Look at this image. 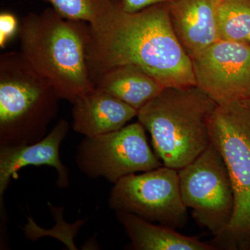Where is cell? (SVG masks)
I'll list each match as a JSON object with an SVG mask.
<instances>
[{
	"mask_svg": "<svg viewBox=\"0 0 250 250\" xmlns=\"http://www.w3.org/2000/svg\"><path fill=\"white\" fill-rule=\"evenodd\" d=\"M86 51L93 83L111 67L134 65L165 88L195 85L191 59L174 34L167 2L134 14L120 5L89 24Z\"/></svg>",
	"mask_w": 250,
	"mask_h": 250,
	"instance_id": "cell-1",
	"label": "cell"
},
{
	"mask_svg": "<svg viewBox=\"0 0 250 250\" xmlns=\"http://www.w3.org/2000/svg\"><path fill=\"white\" fill-rule=\"evenodd\" d=\"M89 24L65 19L53 9L21 20L20 52L54 87L61 100L73 103L95 88L87 63Z\"/></svg>",
	"mask_w": 250,
	"mask_h": 250,
	"instance_id": "cell-2",
	"label": "cell"
},
{
	"mask_svg": "<svg viewBox=\"0 0 250 250\" xmlns=\"http://www.w3.org/2000/svg\"><path fill=\"white\" fill-rule=\"evenodd\" d=\"M217 106L196 85L165 88L139 110L137 118L164 166L179 170L209 146L208 123Z\"/></svg>",
	"mask_w": 250,
	"mask_h": 250,
	"instance_id": "cell-3",
	"label": "cell"
},
{
	"mask_svg": "<svg viewBox=\"0 0 250 250\" xmlns=\"http://www.w3.org/2000/svg\"><path fill=\"white\" fill-rule=\"evenodd\" d=\"M61 99L21 52L0 56V147L34 144L47 136Z\"/></svg>",
	"mask_w": 250,
	"mask_h": 250,
	"instance_id": "cell-4",
	"label": "cell"
},
{
	"mask_svg": "<svg viewBox=\"0 0 250 250\" xmlns=\"http://www.w3.org/2000/svg\"><path fill=\"white\" fill-rule=\"evenodd\" d=\"M210 141L218 149L232 184L234 212L228 229L211 245L250 249V111L242 102L218 105L208 123Z\"/></svg>",
	"mask_w": 250,
	"mask_h": 250,
	"instance_id": "cell-5",
	"label": "cell"
},
{
	"mask_svg": "<svg viewBox=\"0 0 250 250\" xmlns=\"http://www.w3.org/2000/svg\"><path fill=\"white\" fill-rule=\"evenodd\" d=\"M179 171L184 205L199 225L215 237L228 229L234 212V194L228 169L218 149L210 142L195 160Z\"/></svg>",
	"mask_w": 250,
	"mask_h": 250,
	"instance_id": "cell-6",
	"label": "cell"
},
{
	"mask_svg": "<svg viewBox=\"0 0 250 250\" xmlns=\"http://www.w3.org/2000/svg\"><path fill=\"white\" fill-rule=\"evenodd\" d=\"M108 205L115 211L128 212L175 229L183 228L188 220L179 171L165 166L119 179L111 189Z\"/></svg>",
	"mask_w": 250,
	"mask_h": 250,
	"instance_id": "cell-7",
	"label": "cell"
},
{
	"mask_svg": "<svg viewBox=\"0 0 250 250\" xmlns=\"http://www.w3.org/2000/svg\"><path fill=\"white\" fill-rule=\"evenodd\" d=\"M146 129L140 122L108 134L81 141L75 161L90 178L104 177L114 184L125 176L164 166L149 147Z\"/></svg>",
	"mask_w": 250,
	"mask_h": 250,
	"instance_id": "cell-8",
	"label": "cell"
},
{
	"mask_svg": "<svg viewBox=\"0 0 250 250\" xmlns=\"http://www.w3.org/2000/svg\"><path fill=\"white\" fill-rule=\"evenodd\" d=\"M191 61L195 85L217 105L250 98V43L218 41Z\"/></svg>",
	"mask_w": 250,
	"mask_h": 250,
	"instance_id": "cell-9",
	"label": "cell"
},
{
	"mask_svg": "<svg viewBox=\"0 0 250 250\" xmlns=\"http://www.w3.org/2000/svg\"><path fill=\"white\" fill-rule=\"evenodd\" d=\"M70 125L61 119L50 132L39 142L31 145L0 147V210L1 221H6L4 195L11 179L29 166H47L55 168L58 179L57 187L66 188L70 186V171L61 161V144L68 132Z\"/></svg>",
	"mask_w": 250,
	"mask_h": 250,
	"instance_id": "cell-10",
	"label": "cell"
},
{
	"mask_svg": "<svg viewBox=\"0 0 250 250\" xmlns=\"http://www.w3.org/2000/svg\"><path fill=\"white\" fill-rule=\"evenodd\" d=\"M220 0H170L172 29L190 59L218 40L216 11Z\"/></svg>",
	"mask_w": 250,
	"mask_h": 250,
	"instance_id": "cell-11",
	"label": "cell"
},
{
	"mask_svg": "<svg viewBox=\"0 0 250 250\" xmlns=\"http://www.w3.org/2000/svg\"><path fill=\"white\" fill-rule=\"evenodd\" d=\"M72 128L94 137L118 131L137 117V110L97 88L80 95L72 103Z\"/></svg>",
	"mask_w": 250,
	"mask_h": 250,
	"instance_id": "cell-12",
	"label": "cell"
},
{
	"mask_svg": "<svg viewBox=\"0 0 250 250\" xmlns=\"http://www.w3.org/2000/svg\"><path fill=\"white\" fill-rule=\"evenodd\" d=\"M116 216L125 228L134 250H215L211 244L200 241L197 237L185 236L175 229L161 224L154 225L133 213L116 211Z\"/></svg>",
	"mask_w": 250,
	"mask_h": 250,
	"instance_id": "cell-13",
	"label": "cell"
},
{
	"mask_svg": "<svg viewBox=\"0 0 250 250\" xmlns=\"http://www.w3.org/2000/svg\"><path fill=\"white\" fill-rule=\"evenodd\" d=\"M93 83L95 88L109 93L137 111L165 88L159 81L134 65L111 67L99 75Z\"/></svg>",
	"mask_w": 250,
	"mask_h": 250,
	"instance_id": "cell-14",
	"label": "cell"
},
{
	"mask_svg": "<svg viewBox=\"0 0 250 250\" xmlns=\"http://www.w3.org/2000/svg\"><path fill=\"white\" fill-rule=\"evenodd\" d=\"M216 24L219 41L250 43V0H220Z\"/></svg>",
	"mask_w": 250,
	"mask_h": 250,
	"instance_id": "cell-15",
	"label": "cell"
},
{
	"mask_svg": "<svg viewBox=\"0 0 250 250\" xmlns=\"http://www.w3.org/2000/svg\"><path fill=\"white\" fill-rule=\"evenodd\" d=\"M62 18L90 24L121 4L122 0H45Z\"/></svg>",
	"mask_w": 250,
	"mask_h": 250,
	"instance_id": "cell-16",
	"label": "cell"
},
{
	"mask_svg": "<svg viewBox=\"0 0 250 250\" xmlns=\"http://www.w3.org/2000/svg\"><path fill=\"white\" fill-rule=\"evenodd\" d=\"M20 24L14 14L1 12L0 14V46L4 47L16 34H18Z\"/></svg>",
	"mask_w": 250,
	"mask_h": 250,
	"instance_id": "cell-17",
	"label": "cell"
},
{
	"mask_svg": "<svg viewBox=\"0 0 250 250\" xmlns=\"http://www.w3.org/2000/svg\"><path fill=\"white\" fill-rule=\"evenodd\" d=\"M170 0H122V9L129 14L139 12L152 5L168 2Z\"/></svg>",
	"mask_w": 250,
	"mask_h": 250,
	"instance_id": "cell-18",
	"label": "cell"
},
{
	"mask_svg": "<svg viewBox=\"0 0 250 250\" xmlns=\"http://www.w3.org/2000/svg\"><path fill=\"white\" fill-rule=\"evenodd\" d=\"M245 105H246V107L248 108V109L250 111V98L247 99V100H244V101L242 102Z\"/></svg>",
	"mask_w": 250,
	"mask_h": 250,
	"instance_id": "cell-19",
	"label": "cell"
},
{
	"mask_svg": "<svg viewBox=\"0 0 250 250\" xmlns=\"http://www.w3.org/2000/svg\"></svg>",
	"mask_w": 250,
	"mask_h": 250,
	"instance_id": "cell-20",
	"label": "cell"
},
{
	"mask_svg": "<svg viewBox=\"0 0 250 250\" xmlns=\"http://www.w3.org/2000/svg\"></svg>",
	"mask_w": 250,
	"mask_h": 250,
	"instance_id": "cell-21",
	"label": "cell"
}]
</instances>
